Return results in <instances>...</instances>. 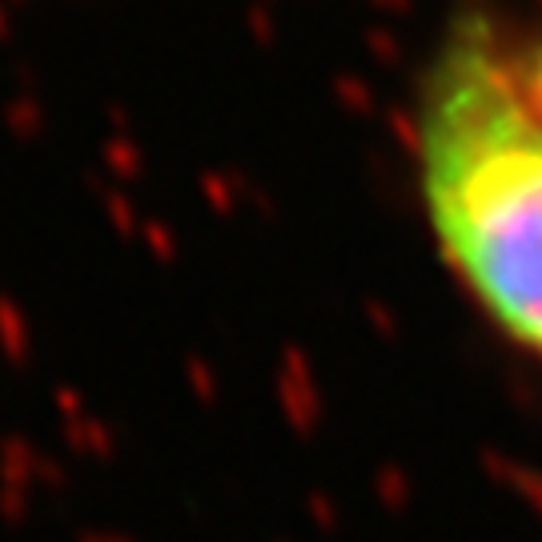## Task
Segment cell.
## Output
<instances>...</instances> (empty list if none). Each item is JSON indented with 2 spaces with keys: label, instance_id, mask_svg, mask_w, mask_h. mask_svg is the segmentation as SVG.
Instances as JSON below:
<instances>
[{
  "label": "cell",
  "instance_id": "obj_1",
  "mask_svg": "<svg viewBox=\"0 0 542 542\" xmlns=\"http://www.w3.org/2000/svg\"><path fill=\"white\" fill-rule=\"evenodd\" d=\"M414 169L446 269L542 370V113L490 13H458L422 69Z\"/></svg>",
  "mask_w": 542,
  "mask_h": 542
},
{
  "label": "cell",
  "instance_id": "obj_2",
  "mask_svg": "<svg viewBox=\"0 0 542 542\" xmlns=\"http://www.w3.org/2000/svg\"><path fill=\"white\" fill-rule=\"evenodd\" d=\"M522 85H526V97L534 101V109L542 113V37L522 49Z\"/></svg>",
  "mask_w": 542,
  "mask_h": 542
}]
</instances>
